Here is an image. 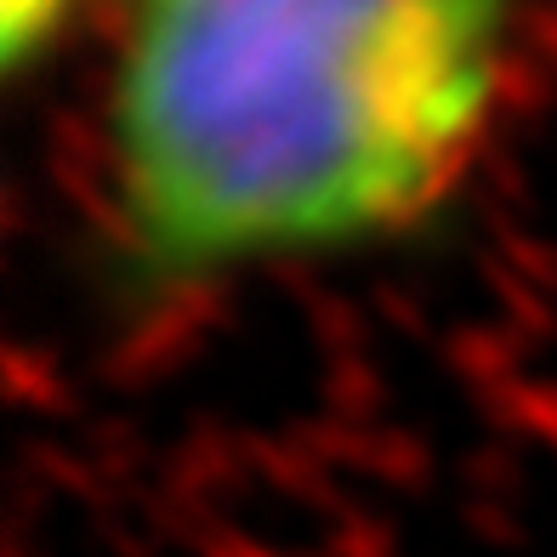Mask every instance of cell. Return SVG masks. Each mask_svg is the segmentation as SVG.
I'll use <instances>...</instances> for the list:
<instances>
[{"instance_id": "7a4b0ae2", "label": "cell", "mask_w": 557, "mask_h": 557, "mask_svg": "<svg viewBox=\"0 0 557 557\" xmlns=\"http://www.w3.org/2000/svg\"><path fill=\"white\" fill-rule=\"evenodd\" d=\"M74 7L81 0H0V63H7L12 81L52 52L58 35L69 29Z\"/></svg>"}, {"instance_id": "6da1fadb", "label": "cell", "mask_w": 557, "mask_h": 557, "mask_svg": "<svg viewBox=\"0 0 557 557\" xmlns=\"http://www.w3.org/2000/svg\"><path fill=\"white\" fill-rule=\"evenodd\" d=\"M529 0H132L103 199L143 285L387 245L495 132Z\"/></svg>"}]
</instances>
